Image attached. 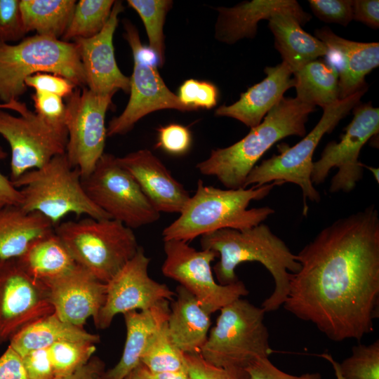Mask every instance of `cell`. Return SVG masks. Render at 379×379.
Instances as JSON below:
<instances>
[{"instance_id":"45","label":"cell","mask_w":379,"mask_h":379,"mask_svg":"<svg viewBox=\"0 0 379 379\" xmlns=\"http://www.w3.org/2000/svg\"><path fill=\"white\" fill-rule=\"evenodd\" d=\"M29 379H55L47 349L30 351L22 356Z\"/></svg>"},{"instance_id":"15","label":"cell","mask_w":379,"mask_h":379,"mask_svg":"<svg viewBox=\"0 0 379 379\" xmlns=\"http://www.w3.org/2000/svg\"><path fill=\"white\" fill-rule=\"evenodd\" d=\"M0 135L11 147V181L65 153L68 139L65 124H53L29 109L20 117L0 109Z\"/></svg>"},{"instance_id":"24","label":"cell","mask_w":379,"mask_h":379,"mask_svg":"<svg viewBox=\"0 0 379 379\" xmlns=\"http://www.w3.org/2000/svg\"><path fill=\"white\" fill-rule=\"evenodd\" d=\"M170 307L167 328L173 344L184 354H199L211 329V314L197 299L178 285Z\"/></svg>"},{"instance_id":"53","label":"cell","mask_w":379,"mask_h":379,"mask_svg":"<svg viewBox=\"0 0 379 379\" xmlns=\"http://www.w3.org/2000/svg\"><path fill=\"white\" fill-rule=\"evenodd\" d=\"M319 357L327 360L332 365L333 368L335 372L336 379H344L339 370V366H338L339 362L335 361L331 354L327 352H324L319 354Z\"/></svg>"},{"instance_id":"8","label":"cell","mask_w":379,"mask_h":379,"mask_svg":"<svg viewBox=\"0 0 379 379\" xmlns=\"http://www.w3.org/2000/svg\"><path fill=\"white\" fill-rule=\"evenodd\" d=\"M77 265L108 282L137 253L133 230L121 222L86 217L55 227Z\"/></svg>"},{"instance_id":"52","label":"cell","mask_w":379,"mask_h":379,"mask_svg":"<svg viewBox=\"0 0 379 379\" xmlns=\"http://www.w3.org/2000/svg\"><path fill=\"white\" fill-rule=\"evenodd\" d=\"M0 109H12L21 114L27 109V107L25 103L15 100L8 103L0 104Z\"/></svg>"},{"instance_id":"20","label":"cell","mask_w":379,"mask_h":379,"mask_svg":"<svg viewBox=\"0 0 379 379\" xmlns=\"http://www.w3.org/2000/svg\"><path fill=\"white\" fill-rule=\"evenodd\" d=\"M118 161L157 211L181 212L190 195L150 150L139 149L118 157Z\"/></svg>"},{"instance_id":"38","label":"cell","mask_w":379,"mask_h":379,"mask_svg":"<svg viewBox=\"0 0 379 379\" xmlns=\"http://www.w3.org/2000/svg\"><path fill=\"white\" fill-rule=\"evenodd\" d=\"M178 97L185 105L197 110L211 109L217 105L218 90L209 81L187 79L178 90Z\"/></svg>"},{"instance_id":"31","label":"cell","mask_w":379,"mask_h":379,"mask_svg":"<svg viewBox=\"0 0 379 379\" xmlns=\"http://www.w3.org/2000/svg\"><path fill=\"white\" fill-rule=\"evenodd\" d=\"M75 0H20V11L25 33L59 39L70 22Z\"/></svg>"},{"instance_id":"36","label":"cell","mask_w":379,"mask_h":379,"mask_svg":"<svg viewBox=\"0 0 379 379\" xmlns=\"http://www.w3.org/2000/svg\"><path fill=\"white\" fill-rule=\"evenodd\" d=\"M338 366L344 379H379V340L353 346L351 355Z\"/></svg>"},{"instance_id":"47","label":"cell","mask_w":379,"mask_h":379,"mask_svg":"<svg viewBox=\"0 0 379 379\" xmlns=\"http://www.w3.org/2000/svg\"><path fill=\"white\" fill-rule=\"evenodd\" d=\"M352 20L359 21L373 28L379 27V1H352Z\"/></svg>"},{"instance_id":"43","label":"cell","mask_w":379,"mask_h":379,"mask_svg":"<svg viewBox=\"0 0 379 379\" xmlns=\"http://www.w3.org/2000/svg\"><path fill=\"white\" fill-rule=\"evenodd\" d=\"M32 98L36 114L53 124L65 125V104L62 98L40 91H35Z\"/></svg>"},{"instance_id":"17","label":"cell","mask_w":379,"mask_h":379,"mask_svg":"<svg viewBox=\"0 0 379 379\" xmlns=\"http://www.w3.org/2000/svg\"><path fill=\"white\" fill-rule=\"evenodd\" d=\"M53 312L44 284L29 276L17 258L0 259V345Z\"/></svg>"},{"instance_id":"51","label":"cell","mask_w":379,"mask_h":379,"mask_svg":"<svg viewBox=\"0 0 379 379\" xmlns=\"http://www.w3.org/2000/svg\"><path fill=\"white\" fill-rule=\"evenodd\" d=\"M124 379H150L149 372L144 365L140 364L131 371Z\"/></svg>"},{"instance_id":"54","label":"cell","mask_w":379,"mask_h":379,"mask_svg":"<svg viewBox=\"0 0 379 379\" xmlns=\"http://www.w3.org/2000/svg\"><path fill=\"white\" fill-rule=\"evenodd\" d=\"M364 167H366L367 168L369 171H371V172L373 173L375 180H377V182H378V169L376 168H373V167H370V166H367L366 165L364 164Z\"/></svg>"},{"instance_id":"34","label":"cell","mask_w":379,"mask_h":379,"mask_svg":"<svg viewBox=\"0 0 379 379\" xmlns=\"http://www.w3.org/2000/svg\"><path fill=\"white\" fill-rule=\"evenodd\" d=\"M140 17L149 39V48L157 55L159 65L164 62V24L173 1L170 0H128Z\"/></svg>"},{"instance_id":"21","label":"cell","mask_w":379,"mask_h":379,"mask_svg":"<svg viewBox=\"0 0 379 379\" xmlns=\"http://www.w3.org/2000/svg\"><path fill=\"white\" fill-rule=\"evenodd\" d=\"M315 37L328 48L327 60L335 63L339 75V99L368 87L365 77L379 65V44L357 42L342 38L324 27Z\"/></svg>"},{"instance_id":"26","label":"cell","mask_w":379,"mask_h":379,"mask_svg":"<svg viewBox=\"0 0 379 379\" xmlns=\"http://www.w3.org/2000/svg\"><path fill=\"white\" fill-rule=\"evenodd\" d=\"M274 46L293 74L311 61L328 54V48L319 39L304 31L293 15L277 11L268 20Z\"/></svg>"},{"instance_id":"28","label":"cell","mask_w":379,"mask_h":379,"mask_svg":"<svg viewBox=\"0 0 379 379\" xmlns=\"http://www.w3.org/2000/svg\"><path fill=\"white\" fill-rule=\"evenodd\" d=\"M67 340L100 343V335L62 321L54 312L27 325L9 341L11 346L21 357L27 352L47 349L52 345Z\"/></svg>"},{"instance_id":"49","label":"cell","mask_w":379,"mask_h":379,"mask_svg":"<svg viewBox=\"0 0 379 379\" xmlns=\"http://www.w3.org/2000/svg\"><path fill=\"white\" fill-rule=\"evenodd\" d=\"M7 157V153L0 147V159ZM22 196L19 189L16 188L11 180L0 173V201L5 204L20 206Z\"/></svg>"},{"instance_id":"11","label":"cell","mask_w":379,"mask_h":379,"mask_svg":"<svg viewBox=\"0 0 379 379\" xmlns=\"http://www.w3.org/2000/svg\"><path fill=\"white\" fill-rule=\"evenodd\" d=\"M124 38L132 50L133 71L130 78V98L123 112L113 118L107 128V136L123 135L147 114L160 109L195 110L180 102L165 84L158 70L157 55L145 47L135 27L124 22Z\"/></svg>"},{"instance_id":"48","label":"cell","mask_w":379,"mask_h":379,"mask_svg":"<svg viewBox=\"0 0 379 379\" xmlns=\"http://www.w3.org/2000/svg\"><path fill=\"white\" fill-rule=\"evenodd\" d=\"M105 371V362L100 357L93 356L74 373L55 379H104Z\"/></svg>"},{"instance_id":"9","label":"cell","mask_w":379,"mask_h":379,"mask_svg":"<svg viewBox=\"0 0 379 379\" xmlns=\"http://www.w3.org/2000/svg\"><path fill=\"white\" fill-rule=\"evenodd\" d=\"M219 311L199 352L204 360L218 367L246 368L274 352L264 323L266 312L261 307L241 298Z\"/></svg>"},{"instance_id":"30","label":"cell","mask_w":379,"mask_h":379,"mask_svg":"<svg viewBox=\"0 0 379 379\" xmlns=\"http://www.w3.org/2000/svg\"><path fill=\"white\" fill-rule=\"evenodd\" d=\"M297 98L323 109L339 99V75L335 63L328 60H314L293 73Z\"/></svg>"},{"instance_id":"4","label":"cell","mask_w":379,"mask_h":379,"mask_svg":"<svg viewBox=\"0 0 379 379\" xmlns=\"http://www.w3.org/2000/svg\"><path fill=\"white\" fill-rule=\"evenodd\" d=\"M314 111V105L284 97L245 137L229 147L212 149L196 168L203 175L215 177L227 189L244 188L247 176L273 145L288 136L305 135V124Z\"/></svg>"},{"instance_id":"41","label":"cell","mask_w":379,"mask_h":379,"mask_svg":"<svg viewBox=\"0 0 379 379\" xmlns=\"http://www.w3.org/2000/svg\"><path fill=\"white\" fill-rule=\"evenodd\" d=\"M192 143L189 128L180 124H171L158 128L157 147L175 155L187 152Z\"/></svg>"},{"instance_id":"35","label":"cell","mask_w":379,"mask_h":379,"mask_svg":"<svg viewBox=\"0 0 379 379\" xmlns=\"http://www.w3.org/2000/svg\"><path fill=\"white\" fill-rule=\"evenodd\" d=\"M56 378L69 375L85 365L94 355L95 344L88 341L67 340L47 348Z\"/></svg>"},{"instance_id":"40","label":"cell","mask_w":379,"mask_h":379,"mask_svg":"<svg viewBox=\"0 0 379 379\" xmlns=\"http://www.w3.org/2000/svg\"><path fill=\"white\" fill-rule=\"evenodd\" d=\"M20 1L0 0V41L7 43L20 39L25 34Z\"/></svg>"},{"instance_id":"10","label":"cell","mask_w":379,"mask_h":379,"mask_svg":"<svg viewBox=\"0 0 379 379\" xmlns=\"http://www.w3.org/2000/svg\"><path fill=\"white\" fill-rule=\"evenodd\" d=\"M91 201L111 219L131 229L157 222V211L118 157L104 153L91 173L81 179Z\"/></svg>"},{"instance_id":"6","label":"cell","mask_w":379,"mask_h":379,"mask_svg":"<svg viewBox=\"0 0 379 379\" xmlns=\"http://www.w3.org/2000/svg\"><path fill=\"white\" fill-rule=\"evenodd\" d=\"M11 182L22 194L20 206L27 211L41 213L54 227L69 213L95 219L110 218L88 197L79 170L72 167L65 153L55 156L41 167Z\"/></svg>"},{"instance_id":"1","label":"cell","mask_w":379,"mask_h":379,"mask_svg":"<svg viewBox=\"0 0 379 379\" xmlns=\"http://www.w3.org/2000/svg\"><path fill=\"white\" fill-rule=\"evenodd\" d=\"M284 308L335 342L360 340L379 314V215L369 205L322 229L296 255Z\"/></svg>"},{"instance_id":"14","label":"cell","mask_w":379,"mask_h":379,"mask_svg":"<svg viewBox=\"0 0 379 379\" xmlns=\"http://www.w3.org/2000/svg\"><path fill=\"white\" fill-rule=\"evenodd\" d=\"M111 95H102L87 87H77L67 98L65 124L68 139L65 154L77 168L81 179L88 177L104 154L107 136L105 114Z\"/></svg>"},{"instance_id":"18","label":"cell","mask_w":379,"mask_h":379,"mask_svg":"<svg viewBox=\"0 0 379 379\" xmlns=\"http://www.w3.org/2000/svg\"><path fill=\"white\" fill-rule=\"evenodd\" d=\"M123 10L121 1H115L107 22L98 34L73 40L78 48L86 87L98 95L113 96L119 90L130 92V78L118 67L113 46L118 15Z\"/></svg>"},{"instance_id":"25","label":"cell","mask_w":379,"mask_h":379,"mask_svg":"<svg viewBox=\"0 0 379 379\" xmlns=\"http://www.w3.org/2000/svg\"><path fill=\"white\" fill-rule=\"evenodd\" d=\"M168 302L163 300L149 309L123 314L126 329L123 352L117 364L105 371L104 379H124L141 364L150 338L168 320Z\"/></svg>"},{"instance_id":"55","label":"cell","mask_w":379,"mask_h":379,"mask_svg":"<svg viewBox=\"0 0 379 379\" xmlns=\"http://www.w3.org/2000/svg\"><path fill=\"white\" fill-rule=\"evenodd\" d=\"M5 205L6 204L4 202L0 201V209Z\"/></svg>"},{"instance_id":"16","label":"cell","mask_w":379,"mask_h":379,"mask_svg":"<svg viewBox=\"0 0 379 379\" xmlns=\"http://www.w3.org/2000/svg\"><path fill=\"white\" fill-rule=\"evenodd\" d=\"M150 258L140 246L135 255L106 283L103 306L93 321L96 328L109 327L115 316L149 309L163 300H173L175 293L148 274Z\"/></svg>"},{"instance_id":"50","label":"cell","mask_w":379,"mask_h":379,"mask_svg":"<svg viewBox=\"0 0 379 379\" xmlns=\"http://www.w3.org/2000/svg\"><path fill=\"white\" fill-rule=\"evenodd\" d=\"M150 379H190L187 371L165 372L152 374Z\"/></svg>"},{"instance_id":"27","label":"cell","mask_w":379,"mask_h":379,"mask_svg":"<svg viewBox=\"0 0 379 379\" xmlns=\"http://www.w3.org/2000/svg\"><path fill=\"white\" fill-rule=\"evenodd\" d=\"M54 230L41 213L6 204L0 209V259L19 258L33 241Z\"/></svg>"},{"instance_id":"19","label":"cell","mask_w":379,"mask_h":379,"mask_svg":"<svg viewBox=\"0 0 379 379\" xmlns=\"http://www.w3.org/2000/svg\"><path fill=\"white\" fill-rule=\"evenodd\" d=\"M53 312L63 321L84 326L95 319L104 305L107 285L89 271L77 265L67 273L42 282Z\"/></svg>"},{"instance_id":"7","label":"cell","mask_w":379,"mask_h":379,"mask_svg":"<svg viewBox=\"0 0 379 379\" xmlns=\"http://www.w3.org/2000/svg\"><path fill=\"white\" fill-rule=\"evenodd\" d=\"M368 87L340 99L334 104L323 109V114L314 128L297 144L289 147L286 144L278 146L279 154L262 161L257 164L246 178L244 188L248 186H262L272 182L280 185L286 182L295 184L301 190L302 214L307 215V201L318 203L319 192L311 180L314 152L326 133H330L349 112L357 106Z\"/></svg>"},{"instance_id":"33","label":"cell","mask_w":379,"mask_h":379,"mask_svg":"<svg viewBox=\"0 0 379 379\" xmlns=\"http://www.w3.org/2000/svg\"><path fill=\"white\" fill-rule=\"evenodd\" d=\"M141 364L152 373L187 371L183 353L171 342L165 322L150 338Z\"/></svg>"},{"instance_id":"5","label":"cell","mask_w":379,"mask_h":379,"mask_svg":"<svg viewBox=\"0 0 379 379\" xmlns=\"http://www.w3.org/2000/svg\"><path fill=\"white\" fill-rule=\"evenodd\" d=\"M36 73L57 74L77 87H86L74 42L38 34L15 45L0 41V100L4 103L18 100L27 88L25 79Z\"/></svg>"},{"instance_id":"46","label":"cell","mask_w":379,"mask_h":379,"mask_svg":"<svg viewBox=\"0 0 379 379\" xmlns=\"http://www.w3.org/2000/svg\"><path fill=\"white\" fill-rule=\"evenodd\" d=\"M0 379H29L22 357L9 345L0 357Z\"/></svg>"},{"instance_id":"29","label":"cell","mask_w":379,"mask_h":379,"mask_svg":"<svg viewBox=\"0 0 379 379\" xmlns=\"http://www.w3.org/2000/svg\"><path fill=\"white\" fill-rule=\"evenodd\" d=\"M17 259L29 276L41 282L59 277L77 265L55 230L33 241Z\"/></svg>"},{"instance_id":"37","label":"cell","mask_w":379,"mask_h":379,"mask_svg":"<svg viewBox=\"0 0 379 379\" xmlns=\"http://www.w3.org/2000/svg\"><path fill=\"white\" fill-rule=\"evenodd\" d=\"M190 379H249L245 368H222L203 359L200 354H184Z\"/></svg>"},{"instance_id":"44","label":"cell","mask_w":379,"mask_h":379,"mask_svg":"<svg viewBox=\"0 0 379 379\" xmlns=\"http://www.w3.org/2000/svg\"><path fill=\"white\" fill-rule=\"evenodd\" d=\"M249 379H322L319 373H307L300 375L284 372L274 366L269 357L259 358L246 368Z\"/></svg>"},{"instance_id":"12","label":"cell","mask_w":379,"mask_h":379,"mask_svg":"<svg viewBox=\"0 0 379 379\" xmlns=\"http://www.w3.org/2000/svg\"><path fill=\"white\" fill-rule=\"evenodd\" d=\"M164 248L166 258L161 266L163 274L190 291L209 314L248 294L240 280L228 285L215 281L211 262L218 256L217 253L197 250L178 240L164 241Z\"/></svg>"},{"instance_id":"13","label":"cell","mask_w":379,"mask_h":379,"mask_svg":"<svg viewBox=\"0 0 379 379\" xmlns=\"http://www.w3.org/2000/svg\"><path fill=\"white\" fill-rule=\"evenodd\" d=\"M354 117L345 129L339 142L331 141L324 147L320 158L313 163L311 180L322 184L332 168H338L333 176L329 192H350L362 179L364 164L359 159L363 146L379 131V109L371 102L354 107Z\"/></svg>"},{"instance_id":"3","label":"cell","mask_w":379,"mask_h":379,"mask_svg":"<svg viewBox=\"0 0 379 379\" xmlns=\"http://www.w3.org/2000/svg\"><path fill=\"white\" fill-rule=\"evenodd\" d=\"M279 183L272 182L250 188L220 189L205 185L201 180L179 213L162 232L164 241L190 242L222 229L244 230L264 222L275 211L269 207L248 208L252 201L267 197Z\"/></svg>"},{"instance_id":"22","label":"cell","mask_w":379,"mask_h":379,"mask_svg":"<svg viewBox=\"0 0 379 379\" xmlns=\"http://www.w3.org/2000/svg\"><path fill=\"white\" fill-rule=\"evenodd\" d=\"M266 77L241 93L230 105H222L215 112L218 117L235 119L251 128L258 126L266 114L294 87L292 70L284 62L264 69Z\"/></svg>"},{"instance_id":"32","label":"cell","mask_w":379,"mask_h":379,"mask_svg":"<svg viewBox=\"0 0 379 379\" xmlns=\"http://www.w3.org/2000/svg\"><path fill=\"white\" fill-rule=\"evenodd\" d=\"M114 1L80 0L76 3L62 40L69 41L79 38H90L98 34L107 22Z\"/></svg>"},{"instance_id":"23","label":"cell","mask_w":379,"mask_h":379,"mask_svg":"<svg viewBox=\"0 0 379 379\" xmlns=\"http://www.w3.org/2000/svg\"><path fill=\"white\" fill-rule=\"evenodd\" d=\"M217 11L219 14L215 24V38L229 44L244 38H253L258 22L269 20L277 11L291 13L301 25L312 18L295 0H253L232 8H218Z\"/></svg>"},{"instance_id":"2","label":"cell","mask_w":379,"mask_h":379,"mask_svg":"<svg viewBox=\"0 0 379 379\" xmlns=\"http://www.w3.org/2000/svg\"><path fill=\"white\" fill-rule=\"evenodd\" d=\"M200 244L201 249L213 251L220 257L213 270L221 285L239 281L235 270L245 262H258L269 271L274 288L262 303L265 312L277 310L283 305L292 273L300 269L297 255L262 222L247 230L222 229L202 235Z\"/></svg>"},{"instance_id":"39","label":"cell","mask_w":379,"mask_h":379,"mask_svg":"<svg viewBox=\"0 0 379 379\" xmlns=\"http://www.w3.org/2000/svg\"><path fill=\"white\" fill-rule=\"evenodd\" d=\"M313 13L326 22L347 26L352 20L351 0H309Z\"/></svg>"},{"instance_id":"42","label":"cell","mask_w":379,"mask_h":379,"mask_svg":"<svg viewBox=\"0 0 379 379\" xmlns=\"http://www.w3.org/2000/svg\"><path fill=\"white\" fill-rule=\"evenodd\" d=\"M25 84L35 91L52 93L61 98H67L77 88L66 78L51 73L34 74L26 78Z\"/></svg>"}]
</instances>
